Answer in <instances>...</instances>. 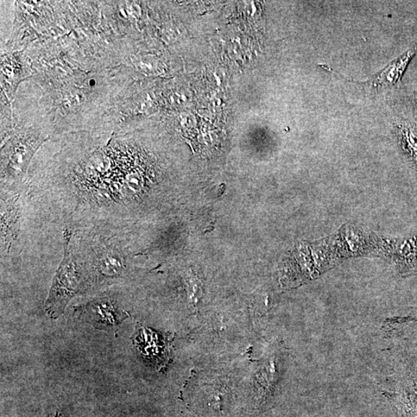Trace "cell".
I'll return each instance as SVG.
<instances>
[{
    "label": "cell",
    "mask_w": 417,
    "mask_h": 417,
    "mask_svg": "<svg viewBox=\"0 0 417 417\" xmlns=\"http://www.w3.org/2000/svg\"><path fill=\"white\" fill-rule=\"evenodd\" d=\"M93 318L97 325L113 328L118 325L122 320L120 314L109 303H99L93 307Z\"/></svg>",
    "instance_id": "5b68a950"
},
{
    "label": "cell",
    "mask_w": 417,
    "mask_h": 417,
    "mask_svg": "<svg viewBox=\"0 0 417 417\" xmlns=\"http://www.w3.org/2000/svg\"><path fill=\"white\" fill-rule=\"evenodd\" d=\"M64 236V259L54 277L46 305V310L48 314L52 315V317L64 310L67 302L78 292L80 286V275L77 264L74 261L72 246L70 245L72 233L65 230Z\"/></svg>",
    "instance_id": "6da1fadb"
},
{
    "label": "cell",
    "mask_w": 417,
    "mask_h": 417,
    "mask_svg": "<svg viewBox=\"0 0 417 417\" xmlns=\"http://www.w3.org/2000/svg\"><path fill=\"white\" fill-rule=\"evenodd\" d=\"M416 53L417 44L416 46L407 50V52H404L400 56H398L397 58L389 62L387 66L381 69L380 72H377L374 76H372L369 80L364 81H358L348 78L345 76L339 74L326 65L321 64L319 65V67L325 69V71L336 74L348 81L354 82V83L368 87L370 90L378 93L384 90H388L389 88L400 83L404 73L406 72V70L409 63L411 62Z\"/></svg>",
    "instance_id": "7a4b0ae2"
},
{
    "label": "cell",
    "mask_w": 417,
    "mask_h": 417,
    "mask_svg": "<svg viewBox=\"0 0 417 417\" xmlns=\"http://www.w3.org/2000/svg\"><path fill=\"white\" fill-rule=\"evenodd\" d=\"M159 337V334L142 328L136 341L138 343L147 344L138 345V350H140L145 356L153 359L158 363H162L168 358L169 352L167 345Z\"/></svg>",
    "instance_id": "3957f363"
},
{
    "label": "cell",
    "mask_w": 417,
    "mask_h": 417,
    "mask_svg": "<svg viewBox=\"0 0 417 417\" xmlns=\"http://www.w3.org/2000/svg\"><path fill=\"white\" fill-rule=\"evenodd\" d=\"M396 134L401 147L417 169V125L402 123L396 125Z\"/></svg>",
    "instance_id": "277c9868"
}]
</instances>
